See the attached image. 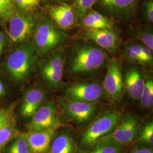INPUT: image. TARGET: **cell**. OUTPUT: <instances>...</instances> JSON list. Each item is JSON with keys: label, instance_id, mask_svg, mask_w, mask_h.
Wrapping results in <instances>:
<instances>
[{"label": "cell", "instance_id": "35", "mask_svg": "<svg viewBox=\"0 0 153 153\" xmlns=\"http://www.w3.org/2000/svg\"><path fill=\"white\" fill-rule=\"evenodd\" d=\"M5 43V37L4 36V34L2 33H0V47L2 49L4 47Z\"/></svg>", "mask_w": 153, "mask_h": 153}, {"label": "cell", "instance_id": "15", "mask_svg": "<svg viewBox=\"0 0 153 153\" xmlns=\"http://www.w3.org/2000/svg\"><path fill=\"white\" fill-rule=\"evenodd\" d=\"M78 146L72 133L69 130L56 134L49 148L48 153H78Z\"/></svg>", "mask_w": 153, "mask_h": 153}, {"label": "cell", "instance_id": "32", "mask_svg": "<svg viewBox=\"0 0 153 153\" xmlns=\"http://www.w3.org/2000/svg\"><path fill=\"white\" fill-rule=\"evenodd\" d=\"M141 51L143 64L152 65L153 63V51L144 45H141Z\"/></svg>", "mask_w": 153, "mask_h": 153}, {"label": "cell", "instance_id": "5", "mask_svg": "<svg viewBox=\"0 0 153 153\" xmlns=\"http://www.w3.org/2000/svg\"><path fill=\"white\" fill-rule=\"evenodd\" d=\"M61 107L66 117L78 125L85 124L90 121L97 109L95 103L65 98L61 101Z\"/></svg>", "mask_w": 153, "mask_h": 153}, {"label": "cell", "instance_id": "10", "mask_svg": "<svg viewBox=\"0 0 153 153\" xmlns=\"http://www.w3.org/2000/svg\"><path fill=\"white\" fill-rule=\"evenodd\" d=\"M65 56L58 51L50 56L42 66L41 73L44 80L51 88H57L62 80Z\"/></svg>", "mask_w": 153, "mask_h": 153}, {"label": "cell", "instance_id": "16", "mask_svg": "<svg viewBox=\"0 0 153 153\" xmlns=\"http://www.w3.org/2000/svg\"><path fill=\"white\" fill-rule=\"evenodd\" d=\"M124 88L128 94L134 100H140L145 85L142 74L137 68L128 70L123 78Z\"/></svg>", "mask_w": 153, "mask_h": 153}, {"label": "cell", "instance_id": "12", "mask_svg": "<svg viewBox=\"0 0 153 153\" xmlns=\"http://www.w3.org/2000/svg\"><path fill=\"white\" fill-rule=\"evenodd\" d=\"M57 128H51L39 131H28L21 136L27 141L31 153H48Z\"/></svg>", "mask_w": 153, "mask_h": 153}, {"label": "cell", "instance_id": "20", "mask_svg": "<svg viewBox=\"0 0 153 153\" xmlns=\"http://www.w3.org/2000/svg\"><path fill=\"white\" fill-rule=\"evenodd\" d=\"M90 149L88 153H122L124 146L102 138Z\"/></svg>", "mask_w": 153, "mask_h": 153}, {"label": "cell", "instance_id": "21", "mask_svg": "<svg viewBox=\"0 0 153 153\" xmlns=\"http://www.w3.org/2000/svg\"><path fill=\"white\" fill-rule=\"evenodd\" d=\"M141 105L145 108H149L153 104V81L150 78L145 81V85L140 98Z\"/></svg>", "mask_w": 153, "mask_h": 153}, {"label": "cell", "instance_id": "30", "mask_svg": "<svg viewBox=\"0 0 153 153\" xmlns=\"http://www.w3.org/2000/svg\"><path fill=\"white\" fill-rule=\"evenodd\" d=\"M16 5L23 9H30L38 5L39 0H14Z\"/></svg>", "mask_w": 153, "mask_h": 153}, {"label": "cell", "instance_id": "17", "mask_svg": "<svg viewBox=\"0 0 153 153\" xmlns=\"http://www.w3.org/2000/svg\"><path fill=\"white\" fill-rule=\"evenodd\" d=\"M49 14L62 29H69L73 27L75 23V15L72 7L67 4L63 3L52 7L49 10Z\"/></svg>", "mask_w": 153, "mask_h": 153}, {"label": "cell", "instance_id": "8", "mask_svg": "<svg viewBox=\"0 0 153 153\" xmlns=\"http://www.w3.org/2000/svg\"><path fill=\"white\" fill-rule=\"evenodd\" d=\"M139 131L140 121L138 118L134 115H128L122 118L113 131L103 138L125 146L136 140Z\"/></svg>", "mask_w": 153, "mask_h": 153}, {"label": "cell", "instance_id": "11", "mask_svg": "<svg viewBox=\"0 0 153 153\" xmlns=\"http://www.w3.org/2000/svg\"><path fill=\"white\" fill-rule=\"evenodd\" d=\"M9 19L8 31L12 42H22L31 35L35 27V22L32 17L16 13Z\"/></svg>", "mask_w": 153, "mask_h": 153}, {"label": "cell", "instance_id": "34", "mask_svg": "<svg viewBox=\"0 0 153 153\" xmlns=\"http://www.w3.org/2000/svg\"><path fill=\"white\" fill-rule=\"evenodd\" d=\"M5 93V88L4 83L0 80V97H2Z\"/></svg>", "mask_w": 153, "mask_h": 153}, {"label": "cell", "instance_id": "2", "mask_svg": "<svg viewBox=\"0 0 153 153\" xmlns=\"http://www.w3.org/2000/svg\"><path fill=\"white\" fill-rule=\"evenodd\" d=\"M123 116L114 110L108 111L100 115L88 126L82 134L80 145L83 150H88L100 138L109 134L119 124Z\"/></svg>", "mask_w": 153, "mask_h": 153}, {"label": "cell", "instance_id": "23", "mask_svg": "<svg viewBox=\"0 0 153 153\" xmlns=\"http://www.w3.org/2000/svg\"><path fill=\"white\" fill-rule=\"evenodd\" d=\"M15 135H16V129L14 123L0 129V153Z\"/></svg>", "mask_w": 153, "mask_h": 153}, {"label": "cell", "instance_id": "29", "mask_svg": "<svg viewBox=\"0 0 153 153\" xmlns=\"http://www.w3.org/2000/svg\"><path fill=\"white\" fill-rule=\"evenodd\" d=\"M14 123V116L10 109H0V129Z\"/></svg>", "mask_w": 153, "mask_h": 153}, {"label": "cell", "instance_id": "26", "mask_svg": "<svg viewBox=\"0 0 153 153\" xmlns=\"http://www.w3.org/2000/svg\"><path fill=\"white\" fill-rule=\"evenodd\" d=\"M14 14V7L12 0H0V21L9 19Z\"/></svg>", "mask_w": 153, "mask_h": 153}, {"label": "cell", "instance_id": "36", "mask_svg": "<svg viewBox=\"0 0 153 153\" xmlns=\"http://www.w3.org/2000/svg\"><path fill=\"white\" fill-rule=\"evenodd\" d=\"M2 51V49H1V47H0V53H1Z\"/></svg>", "mask_w": 153, "mask_h": 153}, {"label": "cell", "instance_id": "7", "mask_svg": "<svg viewBox=\"0 0 153 153\" xmlns=\"http://www.w3.org/2000/svg\"><path fill=\"white\" fill-rule=\"evenodd\" d=\"M60 126L56 106L53 101H49L33 115L27 127L28 131H39L51 128L59 129Z\"/></svg>", "mask_w": 153, "mask_h": 153}, {"label": "cell", "instance_id": "3", "mask_svg": "<svg viewBox=\"0 0 153 153\" xmlns=\"http://www.w3.org/2000/svg\"><path fill=\"white\" fill-rule=\"evenodd\" d=\"M38 52L33 44H26L14 51L7 59L6 68L11 77L22 81L32 71Z\"/></svg>", "mask_w": 153, "mask_h": 153}, {"label": "cell", "instance_id": "1", "mask_svg": "<svg viewBox=\"0 0 153 153\" xmlns=\"http://www.w3.org/2000/svg\"><path fill=\"white\" fill-rule=\"evenodd\" d=\"M68 71L73 75L91 73L104 65L106 55L103 49L88 43H78L71 51Z\"/></svg>", "mask_w": 153, "mask_h": 153}, {"label": "cell", "instance_id": "6", "mask_svg": "<svg viewBox=\"0 0 153 153\" xmlns=\"http://www.w3.org/2000/svg\"><path fill=\"white\" fill-rule=\"evenodd\" d=\"M103 86L97 82H78L69 86L65 91V99L88 103L98 102L102 98Z\"/></svg>", "mask_w": 153, "mask_h": 153}, {"label": "cell", "instance_id": "28", "mask_svg": "<svg viewBox=\"0 0 153 153\" xmlns=\"http://www.w3.org/2000/svg\"><path fill=\"white\" fill-rule=\"evenodd\" d=\"M140 141L142 143L153 145V123L150 122L143 127L140 134Z\"/></svg>", "mask_w": 153, "mask_h": 153}, {"label": "cell", "instance_id": "25", "mask_svg": "<svg viewBox=\"0 0 153 153\" xmlns=\"http://www.w3.org/2000/svg\"><path fill=\"white\" fill-rule=\"evenodd\" d=\"M134 35L136 38L140 40L152 51L153 50V34L150 30L146 28H141L136 30Z\"/></svg>", "mask_w": 153, "mask_h": 153}, {"label": "cell", "instance_id": "31", "mask_svg": "<svg viewBox=\"0 0 153 153\" xmlns=\"http://www.w3.org/2000/svg\"><path fill=\"white\" fill-rule=\"evenodd\" d=\"M144 14L148 22H153V0H148L145 2L144 5Z\"/></svg>", "mask_w": 153, "mask_h": 153}, {"label": "cell", "instance_id": "37", "mask_svg": "<svg viewBox=\"0 0 153 153\" xmlns=\"http://www.w3.org/2000/svg\"><path fill=\"white\" fill-rule=\"evenodd\" d=\"M0 54H1V53H0Z\"/></svg>", "mask_w": 153, "mask_h": 153}, {"label": "cell", "instance_id": "18", "mask_svg": "<svg viewBox=\"0 0 153 153\" xmlns=\"http://www.w3.org/2000/svg\"><path fill=\"white\" fill-rule=\"evenodd\" d=\"M82 25L87 30L112 29V23L98 12L91 11L82 18Z\"/></svg>", "mask_w": 153, "mask_h": 153}, {"label": "cell", "instance_id": "27", "mask_svg": "<svg viewBox=\"0 0 153 153\" xmlns=\"http://www.w3.org/2000/svg\"><path fill=\"white\" fill-rule=\"evenodd\" d=\"M96 0H76V9L78 16L82 19L88 11H89L95 4Z\"/></svg>", "mask_w": 153, "mask_h": 153}, {"label": "cell", "instance_id": "33", "mask_svg": "<svg viewBox=\"0 0 153 153\" xmlns=\"http://www.w3.org/2000/svg\"><path fill=\"white\" fill-rule=\"evenodd\" d=\"M131 153H153L152 148L147 146H139L134 148Z\"/></svg>", "mask_w": 153, "mask_h": 153}, {"label": "cell", "instance_id": "24", "mask_svg": "<svg viewBox=\"0 0 153 153\" xmlns=\"http://www.w3.org/2000/svg\"><path fill=\"white\" fill-rule=\"evenodd\" d=\"M125 53L129 60L143 64L141 45L132 44L127 46L125 49Z\"/></svg>", "mask_w": 153, "mask_h": 153}, {"label": "cell", "instance_id": "4", "mask_svg": "<svg viewBox=\"0 0 153 153\" xmlns=\"http://www.w3.org/2000/svg\"><path fill=\"white\" fill-rule=\"evenodd\" d=\"M65 39L64 33L48 21H44L35 29L33 45L40 55H44L60 46Z\"/></svg>", "mask_w": 153, "mask_h": 153}, {"label": "cell", "instance_id": "9", "mask_svg": "<svg viewBox=\"0 0 153 153\" xmlns=\"http://www.w3.org/2000/svg\"><path fill=\"white\" fill-rule=\"evenodd\" d=\"M102 86L104 93L111 99L118 100L121 98L124 85L119 61L114 60L108 63Z\"/></svg>", "mask_w": 153, "mask_h": 153}, {"label": "cell", "instance_id": "14", "mask_svg": "<svg viewBox=\"0 0 153 153\" xmlns=\"http://www.w3.org/2000/svg\"><path fill=\"white\" fill-rule=\"evenodd\" d=\"M45 98L44 91L39 88H33L25 94L21 106V115L25 118L31 117L42 106Z\"/></svg>", "mask_w": 153, "mask_h": 153}, {"label": "cell", "instance_id": "22", "mask_svg": "<svg viewBox=\"0 0 153 153\" xmlns=\"http://www.w3.org/2000/svg\"><path fill=\"white\" fill-rule=\"evenodd\" d=\"M7 153H31L27 141L19 136L12 142L7 149Z\"/></svg>", "mask_w": 153, "mask_h": 153}, {"label": "cell", "instance_id": "19", "mask_svg": "<svg viewBox=\"0 0 153 153\" xmlns=\"http://www.w3.org/2000/svg\"><path fill=\"white\" fill-rule=\"evenodd\" d=\"M105 8L118 15H128L134 10L137 0H100Z\"/></svg>", "mask_w": 153, "mask_h": 153}, {"label": "cell", "instance_id": "13", "mask_svg": "<svg viewBox=\"0 0 153 153\" xmlns=\"http://www.w3.org/2000/svg\"><path fill=\"white\" fill-rule=\"evenodd\" d=\"M83 34L88 40L109 52L114 51L117 47L118 38L112 29L87 30Z\"/></svg>", "mask_w": 153, "mask_h": 153}]
</instances>
